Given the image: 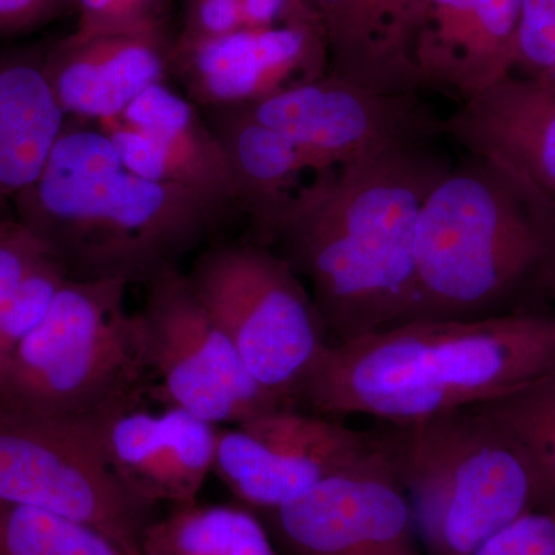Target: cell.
<instances>
[{"instance_id": "52a82bcc", "label": "cell", "mask_w": 555, "mask_h": 555, "mask_svg": "<svg viewBox=\"0 0 555 555\" xmlns=\"http://www.w3.org/2000/svg\"><path fill=\"white\" fill-rule=\"evenodd\" d=\"M188 276L251 377L295 408L299 387L331 345L297 272L268 246L230 243L201 251Z\"/></svg>"}, {"instance_id": "d4e9b609", "label": "cell", "mask_w": 555, "mask_h": 555, "mask_svg": "<svg viewBox=\"0 0 555 555\" xmlns=\"http://www.w3.org/2000/svg\"><path fill=\"white\" fill-rule=\"evenodd\" d=\"M320 21L309 0H184L178 38L201 39L248 28Z\"/></svg>"}, {"instance_id": "ac0fdd59", "label": "cell", "mask_w": 555, "mask_h": 555, "mask_svg": "<svg viewBox=\"0 0 555 555\" xmlns=\"http://www.w3.org/2000/svg\"><path fill=\"white\" fill-rule=\"evenodd\" d=\"M327 40L328 75L382 93H425L415 64L423 0H309Z\"/></svg>"}, {"instance_id": "44dd1931", "label": "cell", "mask_w": 555, "mask_h": 555, "mask_svg": "<svg viewBox=\"0 0 555 555\" xmlns=\"http://www.w3.org/2000/svg\"><path fill=\"white\" fill-rule=\"evenodd\" d=\"M119 119L145 131L170 152L195 178L198 195L206 203L229 218L241 214L228 153L199 105L159 82L145 90Z\"/></svg>"}, {"instance_id": "7402d4cb", "label": "cell", "mask_w": 555, "mask_h": 555, "mask_svg": "<svg viewBox=\"0 0 555 555\" xmlns=\"http://www.w3.org/2000/svg\"><path fill=\"white\" fill-rule=\"evenodd\" d=\"M141 555H278L268 531L250 511L235 506L175 507L153 520Z\"/></svg>"}, {"instance_id": "e0dca14e", "label": "cell", "mask_w": 555, "mask_h": 555, "mask_svg": "<svg viewBox=\"0 0 555 555\" xmlns=\"http://www.w3.org/2000/svg\"><path fill=\"white\" fill-rule=\"evenodd\" d=\"M173 39L158 36H78L46 50V73L65 116L119 118L134 101L170 75Z\"/></svg>"}, {"instance_id": "1f68e13d", "label": "cell", "mask_w": 555, "mask_h": 555, "mask_svg": "<svg viewBox=\"0 0 555 555\" xmlns=\"http://www.w3.org/2000/svg\"><path fill=\"white\" fill-rule=\"evenodd\" d=\"M5 221H7V218L3 217V215H2V207H0V225H2L3 222H5Z\"/></svg>"}, {"instance_id": "5bb4252c", "label": "cell", "mask_w": 555, "mask_h": 555, "mask_svg": "<svg viewBox=\"0 0 555 555\" xmlns=\"http://www.w3.org/2000/svg\"><path fill=\"white\" fill-rule=\"evenodd\" d=\"M169 65L199 107H247L326 75L327 40L317 20L214 38L175 36Z\"/></svg>"}, {"instance_id": "8992f818", "label": "cell", "mask_w": 555, "mask_h": 555, "mask_svg": "<svg viewBox=\"0 0 555 555\" xmlns=\"http://www.w3.org/2000/svg\"><path fill=\"white\" fill-rule=\"evenodd\" d=\"M393 427L398 473L429 555H473L537 509L535 478L525 455L473 409Z\"/></svg>"}, {"instance_id": "277c9868", "label": "cell", "mask_w": 555, "mask_h": 555, "mask_svg": "<svg viewBox=\"0 0 555 555\" xmlns=\"http://www.w3.org/2000/svg\"><path fill=\"white\" fill-rule=\"evenodd\" d=\"M554 251V204L491 160L466 155L420 211L408 321L474 320L539 306L537 284Z\"/></svg>"}, {"instance_id": "4dcf8cb0", "label": "cell", "mask_w": 555, "mask_h": 555, "mask_svg": "<svg viewBox=\"0 0 555 555\" xmlns=\"http://www.w3.org/2000/svg\"><path fill=\"white\" fill-rule=\"evenodd\" d=\"M371 555H416V551L415 547H401V550L385 551V553Z\"/></svg>"}, {"instance_id": "4fadbf2b", "label": "cell", "mask_w": 555, "mask_h": 555, "mask_svg": "<svg viewBox=\"0 0 555 555\" xmlns=\"http://www.w3.org/2000/svg\"><path fill=\"white\" fill-rule=\"evenodd\" d=\"M80 425L120 483L145 505H195L214 473L219 426L164 403L153 387Z\"/></svg>"}, {"instance_id": "30bf717a", "label": "cell", "mask_w": 555, "mask_h": 555, "mask_svg": "<svg viewBox=\"0 0 555 555\" xmlns=\"http://www.w3.org/2000/svg\"><path fill=\"white\" fill-rule=\"evenodd\" d=\"M387 448V436L350 429L332 416L280 408L219 426L214 473L244 506L266 514Z\"/></svg>"}, {"instance_id": "2e32d148", "label": "cell", "mask_w": 555, "mask_h": 555, "mask_svg": "<svg viewBox=\"0 0 555 555\" xmlns=\"http://www.w3.org/2000/svg\"><path fill=\"white\" fill-rule=\"evenodd\" d=\"M521 0H423L415 64L426 91L459 104L513 73Z\"/></svg>"}, {"instance_id": "83f0119b", "label": "cell", "mask_w": 555, "mask_h": 555, "mask_svg": "<svg viewBox=\"0 0 555 555\" xmlns=\"http://www.w3.org/2000/svg\"><path fill=\"white\" fill-rule=\"evenodd\" d=\"M73 5L75 0H0V38L36 30Z\"/></svg>"}, {"instance_id": "cb8c5ba5", "label": "cell", "mask_w": 555, "mask_h": 555, "mask_svg": "<svg viewBox=\"0 0 555 555\" xmlns=\"http://www.w3.org/2000/svg\"><path fill=\"white\" fill-rule=\"evenodd\" d=\"M0 555H127L89 525L0 502Z\"/></svg>"}, {"instance_id": "6da1fadb", "label": "cell", "mask_w": 555, "mask_h": 555, "mask_svg": "<svg viewBox=\"0 0 555 555\" xmlns=\"http://www.w3.org/2000/svg\"><path fill=\"white\" fill-rule=\"evenodd\" d=\"M452 166L436 142L387 150L320 175L276 219L262 246L308 281L337 341L409 320L416 221Z\"/></svg>"}, {"instance_id": "f546056e", "label": "cell", "mask_w": 555, "mask_h": 555, "mask_svg": "<svg viewBox=\"0 0 555 555\" xmlns=\"http://www.w3.org/2000/svg\"><path fill=\"white\" fill-rule=\"evenodd\" d=\"M535 301L539 306H545L546 302H555V251L550 258L542 275H540L539 284H537Z\"/></svg>"}, {"instance_id": "7a4b0ae2", "label": "cell", "mask_w": 555, "mask_h": 555, "mask_svg": "<svg viewBox=\"0 0 555 555\" xmlns=\"http://www.w3.org/2000/svg\"><path fill=\"white\" fill-rule=\"evenodd\" d=\"M555 372V310L418 320L328 345L295 409L415 425L505 397Z\"/></svg>"}, {"instance_id": "3957f363", "label": "cell", "mask_w": 555, "mask_h": 555, "mask_svg": "<svg viewBox=\"0 0 555 555\" xmlns=\"http://www.w3.org/2000/svg\"><path fill=\"white\" fill-rule=\"evenodd\" d=\"M72 280L147 284L229 217L189 189L127 169L104 131L68 129L36 181L13 199Z\"/></svg>"}, {"instance_id": "9c48e42d", "label": "cell", "mask_w": 555, "mask_h": 555, "mask_svg": "<svg viewBox=\"0 0 555 555\" xmlns=\"http://www.w3.org/2000/svg\"><path fill=\"white\" fill-rule=\"evenodd\" d=\"M145 287L147 297L139 315L153 393L160 401L217 426L238 425L284 408L251 377L188 273L167 269Z\"/></svg>"}, {"instance_id": "9a60e30c", "label": "cell", "mask_w": 555, "mask_h": 555, "mask_svg": "<svg viewBox=\"0 0 555 555\" xmlns=\"http://www.w3.org/2000/svg\"><path fill=\"white\" fill-rule=\"evenodd\" d=\"M444 137L555 206V78L509 73L444 118Z\"/></svg>"}, {"instance_id": "7c38bea8", "label": "cell", "mask_w": 555, "mask_h": 555, "mask_svg": "<svg viewBox=\"0 0 555 555\" xmlns=\"http://www.w3.org/2000/svg\"><path fill=\"white\" fill-rule=\"evenodd\" d=\"M266 516L294 555H371L415 547L414 509L390 436L383 454L323 478Z\"/></svg>"}, {"instance_id": "4316f807", "label": "cell", "mask_w": 555, "mask_h": 555, "mask_svg": "<svg viewBox=\"0 0 555 555\" xmlns=\"http://www.w3.org/2000/svg\"><path fill=\"white\" fill-rule=\"evenodd\" d=\"M473 555H555V509L521 514Z\"/></svg>"}, {"instance_id": "ba28073f", "label": "cell", "mask_w": 555, "mask_h": 555, "mask_svg": "<svg viewBox=\"0 0 555 555\" xmlns=\"http://www.w3.org/2000/svg\"><path fill=\"white\" fill-rule=\"evenodd\" d=\"M0 502L89 525L141 555L152 524L80 423L0 409Z\"/></svg>"}, {"instance_id": "8fae6325", "label": "cell", "mask_w": 555, "mask_h": 555, "mask_svg": "<svg viewBox=\"0 0 555 555\" xmlns=\"http://www.w3.org/2000/svg\"><path fill=\"white\" fill-rule=\"evenodd\" d=\"M236 108L291 139L327 169L444 137V118L423 93H382L328 73Z\"/></svg>"}, {"instance_id": "603a6c76", "label": "cell", "mask_w": 555, "mask_h": 555, "mask_svg": "<svg viewBox=\"0 0 555 555\" xmlns=\"http://www.w3.org/2000/svg\"><path fill=\"white\" fill-rule=\"evenodd\" d=\"M505 433L534 474L537 509H555V372L470 408Z\"/></svg>"}, {"instance_id": "d6986e66", "label": "cell", "mask_w": 555, "mask_h": 555, "mask_svg": "<svg viewBox=\"0 0 555 555\" xmlns=\"http://www.w3.org/2000/svg\"><path fill=\"white\" fill-rule=\"evenodd\" d=\"M204 116L228 153L238 185L241 214L264 244L288 204L327 167L291 139L251 119L241 108H204Z\"/></svg>"}, {"instance_id": "5b68a950", "label": "cell", "mask_w": 555, "mask_h": 555, "mask_svg": "<svg viewBox=\"0 0 555 555\" xmlns=\"http://www.w3.org/2000/svg\"><path fill=\"white\" fill-rule=\"evenodd\" d=\"M122 280H72L0 371V409L82 423L153 386Z\"/></svg>"}, {"instance_id": "f1b7e54d", "label": "cell", "mask_w": 555, "mask_h": 555, "mask_svg": "<svg viewBox=\"0 0 555 555\" xmlns=\"http://www.w3.org/2000/svg\"><path fill=\"white\" fill-rule=\"evenodd\" d=\"M131 7L139 16V20L144 22L145 27L155 35L167 36L169 35V16L171 0H129Z\"/></svg>"}, {"instance_id": "484cf974", "label": "cell", "mask_w": 555, "mask_h": 555, "mask_svg": "<svg viewBox=\"0 0 555 555\" xmlns=\"http://www.w3.org/2000/svg\"><path fill=\"white\" fill-rule=\"evenodd\" d=\"M513 73L555 78V0H521Z\"/></svg>"}, {"instance_id": "ffe728a7", "label": "cell", "mask_w": 555, "mask_h": 555, "mask_svg": "<svg viewBox=\"0 0 555 555\" xmlns=\"http://www.w3.org/2000/svg\"><path fill=\"white\" fill-rule=\"evenodd\" d=\"M65 120L46 73V50L0 53V207L39 177Z\"/></svg>"}]
</instances>
